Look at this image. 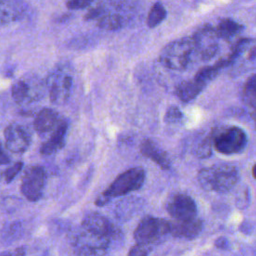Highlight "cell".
Returning <instances> with one entry per match:
<instances>
[{
	"label": "cell",
	"instance_id": "cell-1",
	"mask_svg": "<svg viewBox=\"0 0 256 256\" xmlns=\"http://www.w3.org/2000/svg\"><path fill=\"white\" fill-rule=\"evenodd\" d=\"M238 180L237 168L228 163L214 164L201 169L198 173V182L201 187L212 192H228L237 184Z\"/></svg>",
	"mask_w": 256,
	"mask_h": 256
},
{
	"label": "cell",
	"instance_id": "cell-2",
	"mask_svg": "<svg viewBox=\"0 0 256 256\" xmlns=\"http://www.w3.org/2000/svg\"><path fill=\"white\" fill-rule=\"evenodd\" d=\"M146 173L141 167L130 168L119 174L108 188L103 191L95 201L97 206H103L113 198L126 195L140 189L145 181Z\"/></svg>",
	"mask_w": 256,
	"mask_h": 256
},
{
	"label": "cell",
	"instance_id": "cell-3",
	"mask_svg": "<svg viewBox=\"0 0 256 256\" xmlns=\"http://www.w3.org/2000/svg\"><path fill=\"white\" fill-rule=\"evenodd\" d=\"M194 51L192 38L184 37L168 43L160 52V63L170 70H184Z\"/></svg>",
	"mask_w": 256,
	"mask_h": 256
},
{
	"label": "cell",
	"instance_id": "cell-4",
	"mask_svg": "<svg viewBox=\"0 0 256 256\" xmlns=\"http://www.w3.org/2000/svg\"><path fill=\"white\" fill-rule=\"evenodd\" d=\"M211 135L214 148L225 155L240 153L248 141L246 133L236 126H222L215 129Z\"/></svg>",
	"mask_w": 256,
	"mask_h": 256
},
{
	"label": "cell",
	"instance_id": "cell-5",
	"mask_svg": "<svg viewBox=\"0 0 256 256\" xmlns=\"http://www.w3.org/2000/svg\"><path fill=\"white\" fill-rule=\"evenodd\" d=\"M46 87L49 92L50 101L61 105L67 102L73 87V76L66 66H59L47 77Z\"/></svg>",
	"mask_w": 256,
	"mask_h": 256
},
{
	"label": "cell",
	"instance_id": "cell-6",
	"mask_svg": "<svg viewBox=\"0 0 256 256\" xmlns=\"http://www.w3.org/2000/svg\"><path fill=\"white\" fill-rule=\"evenodd\" d=\"M111 239L95 234L80 227L74 237L73 251L75 256H105Z\"/></svg>",
	"mask_w": 256,
	"mask_h": 256
},
{
	"label": "cell",
	"instance_id": "cell-7",
	"mask_svg": "<svg viewBox=\"0 0 256 256\" xmlns=\"http://www.w3.org/2000/svg\"><path fill=\"white\" fill-rule=\"evenodd\" d=\"M170 233V223L161 218L144 217L134 230V239L139 244L149 245Z\"/></svg>",
	"mask_w": 256,
	"mask_h": 256
},
{
	"label": "cell",
	"instance_id": "cell-8",
	"mask_svg": "<svg viewBox=\"0 0 256 256\" xmlns=\"http://www.w3.org/2000/svg\"><path fill=\"white\" fill-rule=\"evenodd\" d=\"M228 61L229 67L240 73L256 68V39L245 38L238 41L228 57Z\"/></svg>",
	"mask_w": 256,
	"mask_h": 256
},
{
	"label": "cell",
	"instance_id": "cell-9",
	"mask_svg": "<svg viewBox=\"0 0 256 256\" xmlns=\"http://www.w3.org/2000/svg\"><path fill=\"white\" fill-rule=\"evenodd\" d=\"M46 182V172L41 166H29L22 177L21 192L29 201L35 202L42 197Z\"/></svg>",
	"mask_w": 256,
	"mask_h": 256
},
{
	"label": "cell",
	"instance_id": "cell-10",
	"mask_svg": "<svg viewBox=\"0 0 256 256\" xmlns=\"http://www.w3.org/2000/svg\"><path fill=\"white\" fill-rule=\"evenodd\" d=\"M44 86L35 76H25L16 81L11 89L12 98L18 104L31 103L39 100L43 95Z\"/></svg>",
	"mask_w": 256,
	"mask_h": 256
},
{
	"label": "cell",
	"instance_id": "cell-11",
	"mask_svg": "<svg viewBox=\"0 0 256 256\" xmlns=\"http://www.w3.org/2000/svg\"><path fill=\"white\" fill-rule=\"evenodd\" d=\"M192 38L194 51L199 55L202 60H209L214 57L218 50L219 36L216 29L205 25L201 27Z\"/></svg>",
	"mask_w": 256,
	"mask_h": 256
},
{
	"label": "cell",
	"instance_id": "cell-12",
	"mask_svg": "<svg viewBox=\"0 0 256 256\" xmlns=\"http://www.w3.org/2000/svg\"><path fill=\"white\" fill-rule=\"evenodd\" d=\"M166 210L173 219L182 220L196 217L197 206L195 201L187 194L175 193L166 202Z\"/></svg>",
	"mask_w": 256,
	"mask_h": 256
},
{
	"label": "cell",
	"instance_id": "cell-13",
	"mask_svg": "<svg viewBox=\"0 0 256 256\" xmlns=\"http://www.w3.org/2000/svg\"><path fill=\"white\" fill-rule=\"evenodd\" d=\"M5 145L13 153H23L30 144V136L27 130L16 123L9 124L4 130Z\"/></svg>",
	"mask_w": 256,
	"mask_h": 256
},
{
	"label": "cell",
	"instance_id": "cell-14",
	"mask_svg": "<svg viewBox=\"0 0 256 256\" xmlns=\"http://www.w3.org/2000/svg\"><path fill=\"white\" fill-rule=\"evenodd\" d=\"M81 227L111 240L117 236V229L115 226L106 217L96 212L86 215L81 223Z\"/></svg>",
	"mask_w": 256,
	"mask_h": 256
},
{
	"label": "cell",
	"instance_id": "cell-15",
	"mask_svg": "<svg viewBox=\"0 0 256 256\" xmlns=\"http://www.w3.org/2000/svg\"><path fill=\"white\" fill-rule=\"evenodd\" d=\"M170 223V234L178 238L193 239L199 235L203 224L201 219L194 217L190 219H174Z\"/></svg>",
	"mask_w": 256,
	"mask_h": 256
},
{
	"label": "cell",
	"instance_id": "cell-16",
	"mask_svg": "<svg viewBox=\"0 0 256 256\" xmlns=\"http://www.w3.org/2000/svg\"><path fill=\"white\" fill-rule=\"evenodd\" d=\"M28 11V5L23 0H0V25L22 19Z\"/></svg>",
	"mask_w": 256,
	"mask_h": 256
},
{
	"label": "cell",
	"instance_id": "cell-17",
	"mask_svg": "<svg viewBox=\"0 0 256 256\" xmlns=\"http://www.w3.org/2000/svg\"><path fill=\"white\" fill-rule=\"evenodd\" d=\"M68 124L65 120H60L56 127L52 130V134L47 141H45L40 147V153L42 155H51L61 149L65 144V138L67 134Z\"/></svg>",
	"mask_w": 256,
	"mask_h": 256
},
{
	"label": "cell",
	"instance_id": "cell-18",
	"mask_svg": "<svg viewBox=\"0 0 256 256\" xmlns=\"http://www.w3.org/2000/svg\"><path fill=\"white\" fill-rule=\"evenodd\" d=\"M140 151L145 157L151 159L161 169L168 170L170 168L171 164L168 154L151 139H144L142 141L140 145Z\"/></svg>",
	"mask_w": 256,
	"mask_h": 256
},
{
	"label": "cell",
	"instance_id": "cell-19",
	"mask_svg": "<svg viewBox=\"0 0 256 256\" xmlns=\"http://www.w3.org/2000/svg\"><path fill=\"white\" fill-rule=\"evenodd\" d=\"M60 121L58 113L51 108H44L38 112L34 119V129L39 134H45L53 130Z\"/></svg>",
	"mask_w": 256,
	"mask_h": 256
},
{
	"label": "cell",
	"instance_id": "cell-20",
	"mask_svg": "<svg viewBox=\"0 0 256 256\" xmlns=\"http://www.w3.org/2000/svg\"><path fill=\"white\" fill-rule=\"evenodd\" d=\"M205 87L206 84L194 76L193 79L183 81L176 87V95L182 102H189L195 99Z\"/></svg>",
	"mask_w": 256,
	"mask_h": 256
},
{
	"label": "cell",
	"instance_id": "cell-21",
	"mask_svg": "<svg viewBox=\"0 0 256 256\" xmlns=\"http://www.w3.org/2000/svg\"><path fill=\"white\" fill-rule=\"evenodd\" d=\"M97 25L103 29L108 31H114L118 30L121 27H123L125 23V19L123 16L117 13H110L107 12L106 9L103 12L101 16H99L97 19Z\"/></svg>",
	"mask_w": 256,
	"mask_h": 256
},
{
	"label": "cell",
	"instance_id": "cell-22",
	"mask_svg": "<svg viewBox=\"0 0 256 256\" xmlns=\"http://www.w3.org/2000/svg\"><path fill=\"white\" fill-rule=\"evenodd\" d=\"M242 100L248 110L256 106V73L252 74L245 82L242 90Z\"/></svg>",
	"mask_w": 256,
	"mask_h": 256
},
{
	"label": "cell",
	"instance_id": "cell-23",
	"mask_svg": "<svg viewBox=\"0 0 256 256\" xmlns=\"http://www.w3.org/2000/svg\"><path fill=\"white\" fill-rule=\"evenodd\" d=\"M215 29L219 38L229 40L240 32L242 26L232 19L225 18L219 22L218 26Z\"/></svg>",
	"mask_w": 256,
	"mask_h": 256
},
{
	"label": "cell",
	"instance_id": "cell-24",
	"mask_svg": "<svg viewBox=\"0 0 256 256\" xmlns=\"http://www.w3.org/2000/svg\"><path fill=\"white\" fill-rule=\"evenodd\" d=\"M166 15H167V12L165 7L160 2L154 3L153 6L150 8V11L147 16L148 27L154 28L158 26L166 18Z\"/></svg>",
	"mask_w": 256,
	"mask_h": 256
},
{
	"label": "cell",
	"instance_id": "cell-25",
	"mask_svg": "<svg viewBox=\"0 0 256 256\" xmlns=\"http://www.w3.org/2000/svg\"><path fill=\"white\" fill-rule=\"evenodd\" d=\"M212 135L210 134L208 137L203 139L196 148V155L200 158H206L211 155L212 152Z\"/></svg>",
	"mask_w": 256,
	"mask_h": 256
},
{
	"label": "cell",
	"instance_id": "cell-26",
	"mask_svg": "<svg viewBox=\"0 0 256 256\" xmlns=\"http://www.w3.org/2000/svg\"><path fill=\"white\" fill-rule=\"evenodd\" d=\"M22 167H23V163L21 161H18L16 163H14L13 165H11L10 167H8L3 173V175H4L3 177H4L5 181L7 183H10L17 176V174L21 171Z\"/></svg>",
	"mask_w": 256,
	"mask_h": 256
},
{
	"label": "cell",
	"instance_id": "cell-27",
	"mask_svg": "<svg viewBox=\"0 0 256 256\" xmlns=\"http://www.w3.org/2000/svg\"><path fill=\"white\" fill-rule=\"evenodd\" d=\"M182 116L183 115L178 107L171 106L167 109L164 116V120L166 123H175V122H178L182 118Z\"/></svg>",
	"mask_w": 256,
	"mask_h": 256
},
{
	"label": "cell",
	"instance_id": "cell-28",
	"mask_svg": "<svg viewBox=\"0 0 256 256\" xmlns=\"http://www.w3.org/2000/svg\"><path fill=\"white\" fill-rule=\"evenodd\" d=\"M148 253H149L148 245L137 243L136 245L130 248L127 256H148Z\"/></svg>",
	"mask_w": 256,
	"mask_h": 256
},
{
	"label": "cell",
	"instance_id": "cell-29",
	"mask_svg": "<svg viewBox=\"0 0 256 256\" xmlns=\"http://www.w3.org/2000/svg\"><path fill=\"white\" fill-rule=\"evenodd\" d=\"M95 0H69L67 2V7L72 10H80L90 6Z\"/></svg>",
	"mask_w": 256,
	"mask_h": 256
},
{
	"label": "cell",
	"instance_id": "cell-30",
	"mask_svg": "<svg viewBox=\"0 0 256 256\" xmlns=\"http://www.w3.org/2000/svg\"><path fill=\"white\" fill-rule=\"evenodd\" d=\"M26 251L24 247H17L8 251H3L0 253V256H25Z\"/></svg>",
	"mask_w": 256,
	"mask_h": 256
},
{
	"label": "cell",
	"instance_id": "cell-31",
	"mask_svg": "<svg viewBox=\"0 0 256 256\" xmlns=\"http://www.w3.org/2000/svg\"><path fill=\"white\" fill-rule=\"evenodd\" d=\"M9 162H10V158H9L8 154L6 153V151L3 149L2 145L0 144V165L8 164Z\"/></svg>",
	"mask_w": 256,
	"mask_h": 256
},
{
	"label": "cell",
	"instance_id": "cell-32",
	"mask_svg": "<svg viewBox=\"0 0 256 256\" xmlns=\"http://www.w3.org/2000/svg\"><path fill=\"white\" fill-rule=\"evenodd\" d=\"M249 113H250L251 118L253 119V121H254V123H255V127H256V107H254L253 109H251V110L249 111Z\"/></svg>",
	"mask_w": 256,
	"mask_h": 256
},
{
	"label": "cell",
	"instance_id": "cell-33",
	"mask_svg": "<svg viewBox=\"0 0 256 256\" xmlns=\"http://www.w3.org/2000/svg\"><path fill=\"white\" fill-rule=\"evenodd\" d=\"M252 175H253V177L256 179V163L254 164V166H253V168H252Z\"/></svg>",
	"mask_w": 256,
	"mask_h": 256
},
{
	"label": "cell",
	"instance_id": "cell-34",
	"mask_svg": "<svg viewBox=\"0 0 256 256\" xmlns=\"http://www.w3.org/2000/svg\"><path fill=\"white\" fill-rule=\"evenodd\" d=\"M2 176H4V175H3V174H2V173H1V172H0V180H1V178H2Z\"/></svg>",
	"mask_w": 256,
	"mask_h": 256
}]
</instances>
